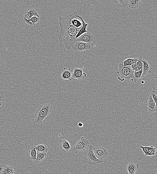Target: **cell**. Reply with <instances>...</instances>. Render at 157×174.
I'll list each match as a JSON object with an SVG mask.
<instances>
[{"instance_id":"obj_13","label":"cell","mask_w":157,"mask_h":174,"mask_svg":"<svg viewBox=\"0 0 157 174\" xmlns=\"http://www.w3.org/2000/svg\"><path fill=\"white\" fill-rule=\"evenodd\" d=\"M139 169V164L138 163L130 162L127 165L126 169L129 174H135Z\"/></svg>"},{"instance_id":"obj_17","label":"cell","mask_w":157,"mask_h":174,"mask_svg":"<svg viewBox=\"0 0 157 174\" xmlns=\"http://www.w3.org/2000/svg\"><path fill=\"white\" fill-rule=\"evenodd\" d=\"M114 4L118 7L126 8L128 7V0H117V1H109Z\"/></svg>"},{"instance_id":"obj_10","label":"cell","mask_w":157,"mask_h":174,"mask_svg":"<svg viewBox=\"0 0 157 174\" xmlns=\"http://www.w3.org/2000/svg\"><path fill=\"white\" fill-rule=\"evenodd\" d=\"M86 75L85 73H83L81 69L75 68L73 69V79H75L81 80L86 77Z\"/></svg>"},{"instance_id":"obj_19","label":"cell","mask_w":157,"mask_h":174,"mask_svg":"<svg viewBox=\"0 0 157 174\" xmlns=\"http://www.w3.org/2000/svg\"><path fill=\"white\" fill-rule=\"evenodd\" d=\"M47 156V153L37 152L36 158L33 161L34 163H39L42 162Z\"/></svg>"},{"instance_id":"obj_15","label":"cell","mask_w":157,"mask_h":174,"mask_svg":"<svg viewBox=\"0 0 157 174\" xmlns=\"http://www.w3.org/2000/svg\"><path fill=\"white\" fill-rule=\"evenodd\" d=\"M80 20H81L82 23V26L80 29L79 32L76 36V39H77L78 37L80 36L83 34L86 33L88 32V31H86V29L88 25V24H87L86 22H85L83 18H82V16H79L78 17Z\"/></svg>"},{"instance_id":"obj_1","label":"cell","mask_w":157,"mask_h":174,"mask_svg":"<svg viewBox=\"0 0 157 174\" xmlns=\"http://www.w3.org/2000/svg\"><path fill=\"white\" fill-rule=\"evenodd\" d=\"M60 30L58 36L59 41L64 44L66 49L69 50L76 42V37L82 27L76 28L71 24L70 15L59 18Z\"/></svg>"},{"instance_id":"obj_23","label":"cell","mask_w":157,"mask_h":174,"mask_svg":"<svg viewBox=\"0 0 157 174\" xmlns=\"http://www.w3.org/2000/svg\"><path fill=\"white\" fill-rule=\"evenodd\" d=\"M35 146H31L29 151V156L33 162L35 160L37 157V152Z\"/></svg>"},{"instance_id":"obj_3","label":"cell","mask_w":157,"mask_h":174,"mask_svg":"<svg viewBox=\"0 0 157 174\" xmlns=\"http://www.w3.org/2000/svg\"><path fill=\"white\" fill-rule=\"evenodd\" d=\"M118 70L117 73L120 74V76L118 79L121 82L124 81L125 79H132L134 78V71L130 66H124L122 63H120L118 65Z\"/></svg>"},{"instance_id":"obj_4","label":"cell","mask_w":157,"mask_h":174,"mask_svg":"<svg viewBox=\"0 0 157 174\" xmlns=\"http://www.w3.org/2000/svg\"><path fill=\"white\" fill-rule=\"evenodd\" d=\"M93 146L89 145L84 151V154L88 159L87 163L90 165H96L104 162L103 159H98L95 156Z\"/></svg>"},{"instance_id":"obj_14","label":"cell","mask_w":157,"mask_h":174,"mask_svg":"<svg viewBox=\"0 0 157 174\" xmlns=\"http://www.w3.org/2000/svg\"><path fill=\"white\" fill-rule=\"evenodd\" d=\"M0 174H15L13 167L5 165L3 167H0Z\"/></svg>"},{"instance_id":"obj_30","label":"cell","mask_w":157,"mask_h":174,"mask_svg":"<svg viewBox=\"0 0 157 174\" xmlns=\"http://www.w3.org/2000/svg\"><path fill=\"white\" fill-rule=\"evenodd\" d=\"M152 99H153L156 105L157 104V92L155 91H153L151 92Z\"/></svg>"},{"instance_id":"obj_18","label":"cell","mask_w":157,"mask_h":174,"mask_svg":"<svg viewBox=\"0 0 157 174\" xmlns=\"http://www.w3.org/2000/svg\"><path fill=\"white\" fill-rule=\"evenodd\" d=\"M142 62L143 64V75L145 76L148 75L152 71V69L149 64L144 59H142Z\"/></svg>"},{"instance_id":"obj_2","label":"cell","mask_w":157,"mask_h":174,"mask_svg":"<svg viewBox=\"0 0 157 174\" xmlns=\"http://www.w3.org/2000/svg\"><path fill=\"white\" fill-rule=\"evenodd\" d=\"M52 107L49 104L40 105L35 112L34 122L36 124H42L43 121L52 112Z\"/></svg>"},{"instance_id":"obj_21","label":"cell","mask_w":157,"mask_h":174,"mask_svg":"<svg viewBox=\"0 0 157 174\" xmlns=\"http://www.w3.org/2000/svg\"><path fill=\"white\" fill-rule=\"evenodd\" d=\"M134 78L131 79V81L136 82L138 80H141V78L144 77L143 75V69L139 71H135L134 73Z\"/></svg>"},{"instance_id":"obj_28","label":"cell","mask_w":157,"mask_h":174,"mask_svg":"<svg viewBox=\"0 0 157 174\" xmlns=\"http://www.w3.org/2000/svg\"><path fill=\"white\" fill-rule=\"evenodd\" d=\"M138 71H141L143 69V64L142 62V59L139 58L136 63Z\"/></svg>"},{"instance_id":"obj_22","label":"cell","mask_w":157,"mask_h":174,"mask_svg":"<svg viewBox=\"0 0 157 174\" xmlns=\"http://www.w3.org/2000/svg\"><path fill=\"white\" fill-rule=\"evenodd\" d=\"M138 58H128L123 61L122 63L124 66H131L134 63H136Z\"/></svg>"},{"instance_id":"obj_26","label":"cell","mask_w":157,"mask_h":174,"mask_svg":"<svg viewBox=\"0 0 157 174\" xmlns=\"http://www.w3.org/2000/svg\"><path fill=\"white\" fill-rule=\"evenodd\" d=\"M5 105V95L3 91L0 92V111Z\"/></svg>"},{"instance_id":"obj_24","label":"cell","mask_w":157,"mask_h":174,"mask_svg":"<svg viewBox=\"0 0 157 174\" xmlns=\"http://www.w3.org/2000/svg\"><path fill=\"white\" fill-rule=\"evenodd\" d=\"M40 19V17L36 16H34L32 17L28 21H27L25 22L27 24L33 26L34 25L37 23L39 22Z\"/></svg>"},{"instance_id":"obj_16","label":"cell","mask_w":157,"mask_h":174,"mask_svg":"<svg viewBox=\"0 0 157 174\" xmlns=\"http://www.w3.org/2000/svg\"><path fill=\"white\" fill-rule=\"evenodd\" d=\"M60 146L61 149L65 152H68L71 148V144L66 140H63L61 141Z\"/></svg>"},{"instance_id":"obj_6","label":"cell","mask_w":157,"mask_h":174,"mask_svg":"<svg viewBox=\"0 0 157 174\" xmlns=\"http://www.w3.org/2000/svg\"><path fill=\"white\" fill-rule=\"evenodd\" d=\"M93 149L95 155L97 158L103 159L108 158V152L105 148L98 146L93 147Z\"/></svg>"},{"instance_id":"obj_27","label":"cell","mask_w":157,"mask_h":174,"mask_svg":"<svg viewBox=\"0 0 157 174\" xmlns=\"http://www.w3.org/2000/svg\"><path fill=\"white\" fill-rule=\"evenodd\" d=\"M156 148L152 146L149 147L148 149L147 156H155L156 154Z\"/></svg>"},{"instance_id":"obj_29","label":"cell","mask_w":157,"mask_h":174,"mask_svg":"<svg viewBox=\"0 0 157 174\" xmlns=\"http://www.w3.org/2000/svg\"><path fill=\"white\" fill-rule=\"evenodd\" d=\"M140 147L142 149L145 156H147L148 152L149 147H145L141 145L140 146Z\"/></svg>"},{"instance_id":"obj_7","label":"cell","mask_w":157,"mask_h":174,"mask_svg":"<svg viewBox=\"0 0 157 174\" xmlns=\"http://www.w3.org/2000/svg\"><path fill=\"white\" fill-rule=\"evenodd\" d=\"M76 41L82 42L90 44L92 43L95 44L96 43V40L94 36L88 32L83 34L77 38Z\"/></svg>"},{"instance_id":"obj_31","label":"cell","mask_w":157,"mask_h":174,"mask_svg":"<svg viewBox=\"0 0 157 174\" xmlns=\"http://www.w3.org/2000/svg\"><path fill=\"white\" fill-rule=\"evenodd\" d=\"M130 66L134 71H138L136 63L133 64Z\"/></svg>"},{"instance_id":"obj_9","label":"cell","mask_w":157,"mask_h":174,"mask_svg":"<svg viewBox=\"0 0 157 174\" xmlns=\"http://www.w3.org/2000/svg\"><path fill=\"white\" fill-rule=\"evenodd\" d=\"M73 69H70L64 68L61 74V77L64 80L71 81L73 79Z\"/></svg>"},{"instance_id":"obj_20","label":"cell","mask_w":157,"mask_h":174,"mask_svg":"<svg viewBox=\"0 0 157 174\" xmlns=\"http://www.w3.org/2000/svg\"><path fill=\"white\" fill-rule=\"evenodd\" d=\"M128 7L131 9H135L138 8L141 3L140 0H128Z\"/></svg>"},{"instance_id":"obj_8","label":"cell","mask_w":157,"mask_h":174,"mask_svg":"<svg viewBox=\"0 0 157 174\" xmlns=\"http://www.w3.org/2000/svg\"><path fill=\"white\" fill-rule=\"evenodd\" d=\"M91 48L90 44L82 42L76 41L72 46L71 48H73L76 51L81 52L90 49Z\"/></svg>"},{"instance_id":"obj_12","label":"cell","mask_w":157,"mask_h":174,"mask_svg":"<svg viewBox=\"0 0 157 174\" xmlns=\"http://www.w3.org/2000/svg\"><path fill=\"white\" fill-rule=\"evenodd\" d=\"M34 16H36L38 17H40L38 14L37 10L35 9H32L27 10L25 13V15L24 16V20L25 22L28 21L30 20L32 17Z\"/></svg>"},{"instance_id":"obj_25","label":"cell","mask_w":157,"mask_h":174,"mask_svg":"<svg viewBox=\"0 0 157 174\" xmlns=\"http://www.w3.org/2000/svg\"><path fill=\"white\" fill-rule=\"evenodd\" d=\"M36 149L37 152H45L47 153L49 148L47 146L44 144H39L36 147Z\"/></svg>"},{"instance_id":"obj_32","label":"cell","mask_w":157,"mask_h":174,"mask_svg":"<svg viewBox=\"0 0 157 174\" xmlns=\"http://www.w3.org/2000/svg\"><path fill=\"white\" fill-rule=\"evenodd\" d=\"M78 126L80 127H82L83 126V124L82 122H80L78 124Z\"/></svg>"},{"instance_id":"obj_11","label":"cell","mask_w":157,"mask_h":174,"mask_svg":"<svg viewBox=\"0 0 157 174\" xmlns=\"http://www.w3.org/2000/svg\"><path fill=\"white\" fill-rule=\"evenodd\" d=\"M147 108L150 112H154L157 111V105L152 99V95L150 94L147 101Z\"/></svg>"},{"instance_id":"obj_5","label":"cell","mask_w":157,"mask_h":174,"mask_svg":"<svg viewBox=\"0 0 157 174\" xmlns=\"http://www.w3.org/2000/svg\"><path fill=\"white\" fill-rule=\"evenodd\" d=\"M90 145V142L84 137L77 141L73 148V151L75 153L79 152L84 151Z\"/></svg>"}]
</instances>
